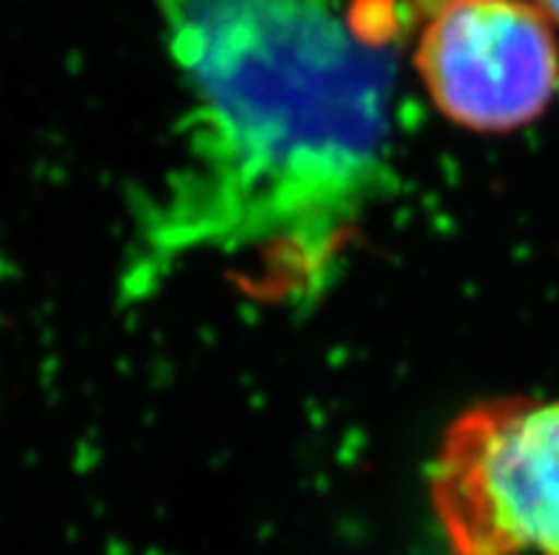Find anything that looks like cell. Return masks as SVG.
Segmentation results:
<instances>
[{"label":"cell","mask_w":559,"mask_h":555,"mask_svg":"<svg viewBox=\"0 0 559 555\" xmlns=\"http://www.w3.org/2000/svg\"><path fill=\"white\" fill-rule=\"evenodd\" d=\"M191 106L182 159L134 213L122 289L188 258L241 261L248 287L312 303L395 179L397 46L353 0H156Z\"/></svg>","instance_id":"1"},{"label":"cell","mask_w":559,"mask_h":555,"mask_svg":"<svg viewBox=\"0 0 559 555\" xmlns=\"http://www.w3.org/2000/svg\"><path fill=\"white\" fill-rule=\"evenodd\" d=\"M429 499L454 555H559V400H486L452 422Z\"/></svg>","instance_id":"2"},{"label":"cell","mask_w":559,"mask_h":555,"mask_svg":"<svg viewBox=\"0 0 559 555\" xmlns=\"http://www.w3.org/2000/svg\"><path fill=\"white\" fill-rule=\"evenodd\" d=\"M415 69L447 120L514 131L543 117L559 88L554 23L525 0H457L429 14Z\"/></svg>","instance_id":"3"},{"label":"cell","mask_w":559,"mask_h":555,"mask_svg":"<svg viewBox=\"0 0 559 555\" xmlns=\"http://www.w3.org/2000/svg\"><path fill=\"white\" fill-rule=\"evenodd\" d=\"M534 3H537V9L546 14L548 21L559 23V0H534Z\"/></svg>","instance_id":"4"},{"label":"cell","mask_w":559,"mask_h":555,"mask_svg":"<svg viewBox=\"0 0 559 555\" xmlns=\"http://www.w3.org/2000/svg\"><path fill=\"white\" fill-rule=\"evenodd\" d=\"M412 3H415V9H418V12L432 14V12H438L440 7H449V3H457V0H412Z\"/></svg>","instance_id":"5"}]
</instances>
